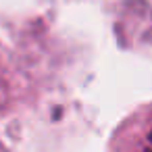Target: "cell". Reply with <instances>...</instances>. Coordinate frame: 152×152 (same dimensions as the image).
<instances>
[{"instance_id":"6da1fadb","label":"cell","mask_w":152,"mask_h":152,"mask_svg":"<svg viewBox=\"0 0 152 152\" xmlns=\"http://www.w3.org/2000/svg\"><path fill=\"white\" fill-rule=\"evenodd\" d=\"M140 152H152V131L148 133V140H146V144H144V148Z\"/></svg>"},{"instance_id":"7a4b0ae2","label":"cell","mask_w":152,"mask_h":152,"mask_svg":"<svg viewBox=\"0 0 152 152\" xmlns=\"http://www.w3.org/2000/svg\"><path fill=\"white\" fill-rule=\"evenodd\" d=\"M0 152H4V150H2V146H0Z\"/></svg>"}]
</instances>
